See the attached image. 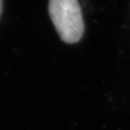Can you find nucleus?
<instances>
[{
    "mask_svg": "<svg viewBox=\"0 0 130 130\" xmlns=\"http://www.w3.org/2000/svg\"><path fill=\"white\" fill-rule=\"evenodd\" d=\"M48 13L61 40L76 43L84 34V21L78 0H49Z\"/></svg>",
    "mask_w": 130,
    "mask_h": 130,
    "instance_id": "1",
    "label": "nucleus"
},
{
    "mask_svg": "<svg viewBox=\"0 0 130 130\" xmlns=\"http://www.w3.org/2000/svg\"><path fill=\"white\" fill-rule=\"evenodd\" d=\"M2 7H3V0H0V15L2 13Z\"/></svg>",
    "mask_w": 130,
    "mask_h": 130,
    "instance_id": "2",
    "label": "nucleus"
}]
</instances>
